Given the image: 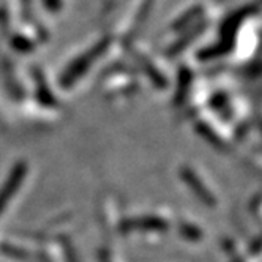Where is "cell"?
Here are the masks:
<instances>
[{"mask_svg":"<svg viewBox=\"0 0 262 262\" xmlns=\"http://www.w3.org/2000/svg\"><path fill=\"white\" fill-rule=\"evenodd\" d=\"M109 43H111L109 38H103L95 46H92L84 54H81L79 57L74 59L60 74V85L63 89H68L76 84V81L84 76V74L89 71V68L98 60V57H101V55L106 52V49L109 48Z\"/></svg>","mask_w":262,"mask_h":262,"instance_id":"6da1fadb","label":"cell"},{"mask_svg":"<svg viewBox=\"0 0 262 262\" xmlns=\"http://www.w3.org/2000/svg\"><path fill=\"white\" fill-rule=\"evenodd\" d=\"M32 76L35 79L36 97H38V100L46 106H55V98H54V95L51 93V90H49V87L46 84V78H45L43 71L38 67H33L32 68Z\"/></svg>","mask_w":262,"mask_h":262,"instance_id":"7a4b0ae2","label":"cell"},{"mask_svg":"<svg viewBox=\"0 0 262 262\" xmlns=\"http://www.w3.org/2000/svg\"><path fill=\"white\" fill-rule=\"evenodd\" d=\"M11 48L17 52H21V54H27V52H32L33 51V43L27 38V36L24 35H19V33H16L14 36H11Z\"/></svg>","mask_w":262,"mask_h":262,"instance_id":"3957f363","label":"cell"},{"mask_svg":"<svg viewBox=\"0 0 262 262\" xmlns=\"http://www.w3.org/2000/svg\"><path fill=\"white\" fill-rule=\"evenodd\" d=\"M23 4V14H24V19L27 23L35 24V17H33V8H32V0H21Z\"/></svg>","mask_w":262,"mask_h":262,"instance_id":"277c9868","label":"cell"},{"mask_svg":"<svg viewBox=\"0 0 262 262\" xmlns=\"http://www.w3.org/2000/svg\"><path fill=\"white\" fill-rule=\"evenodd\" d=\"M45 8L51 13H57L62 10V5H63V0H41Z\"/></svg>","mask_w":262,"mask_h":262,"instance_id":"5b68a950","label":"cell"}]
</instances>
